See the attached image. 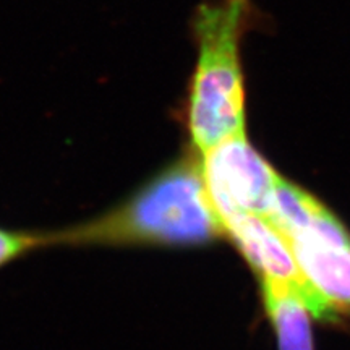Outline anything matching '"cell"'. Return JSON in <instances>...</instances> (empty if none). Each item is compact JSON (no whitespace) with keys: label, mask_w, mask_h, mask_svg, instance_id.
<instances>
[{"label":"cell","mask_w":350,"mask_h":350,"mask_svg":"<svg viewBox=\"0 0 350 350\" xmlns=\"http://www.w3.org/2000/svg\"><path fill=\"white\" fill-rule=\"evenodd\" d=\"M253 0H201L191 16L193 73L188 83L185 124L198 154L245 133L247 85L243 39L258 25Z\"/></svg>","instance_id":"7a4b0ae2"},{"label":"cell","mask_w":350,"mask_h":350,"mask_svg":"<svg viewBox=\"0 0 350 350\" xmlns=\"http://www.w3.org/2000/svg\"><path fill=\"white\" fill-rule=\"evenodd\" d=\"M46 235H31L25 232L0 229V266L15 260L38 247H46Z\"/></svg>","instance_id":"ba28073f"},{"label":"cell","mask_w":350,"mask_h":350,"mask_svg":"<svg viewBox=\"0 0 350 350\" xmlns=\"http://www.w3.org/2000/svg\"><path fill=\"white\" fill-rule=\"evenodd\" d=\"M200 157L204 185L219 221L237 213L268 219L279 175L253 150L247 135L227 138Z\"/></svg>","instance_id":"3957f363"},{"label":"cell","mask_w":350,"mask_h":350,"mask_svg":"<svg viewBox=\"0 0 350 350\" xmlns=\"http://www.w3.org/2000/svg\"><path fill=\"white\" fill-rule=\"evenodd\" d=\"M204 185L201 157H183L112 211L46 235L47 245H200L222 234Z\"/></svg>","instance_id":"6da1fadb"},{"label":"cell","mask_w":350,"mask_h":350,"mask_svg":"<svg viewBox=\"0 0 350 350\" xmlns=\"http://www.w3.org/2000/svg\"><path fill=\"white\" fill-rule=\"evenodd\" d=\"M284 240L306 281L331 304H350V247L312 235H295Z\"/></svg>","instance_id":"8992f818"},{"label":"cell","mask_w":350,"mask_h":350,"mask_svg":"<svg viewBox=\"0 0 350 350\" xmlns=\"http://www.w3.org/2000/svg\"><path fill=\"white\" fill-rule=\"evenodd\" d=\"M266 310L273 319L281 350H313L308 308L299 288L273 278L262 279Z\"/></svg>","instance_id":"52a82bcc"},{"label":"cell","mask_w":350,"mask_h":350,"mask_svg":"<svg viewBox=\"0 0 350 350\" xmlns=\"http://www.w3.org/2000/svg\"><path fill=\"white\" fill-rule=\"evenodd\" d=\"M240 250L265 278L288 282L299 288L308 312L317 318L334 317V305L305 279L282 235L268 221L252 213H237L221 222Z\"/></svg>","instance_id":"277c9868"},{"label":"cell","mask_w":350,"mask_h":350,"mask_svg":"<svg viewBox=\"0 0 350 350\" xmlns=\"http://www.w3.org/2000/svg\"><path fill=\"white\" fill-rule=\"evenodd\" d=\"M266 221L286 237L312 235L326 242L350 247V237L340 222L312 195L278 178L273 204Z\"/></svg>","instance_id":"5b68a950"}]
</instances>
